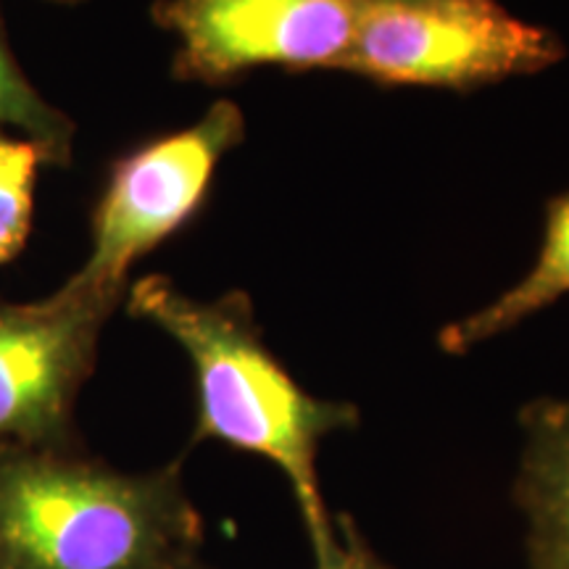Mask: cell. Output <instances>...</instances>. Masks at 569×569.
Returning a JSON list of instances; mask_svg holds the SVG:
<instances>
[{
	"mask_svg": "<svg viewBox=\"0 0 569 569\" xmlns=\"http://www.w3.org/2000/svg\"><path fill=\"white\" fill-rule=\"evenodd\" d=\"M124 301L130 317L159 327L188 356L196 380V443L217 440L272 461L293 490L317 567L330 565L338 532L319 490L317 453L327 436L359 425V409L298 386L264 346L243 290L198 301L169 277L146 274L127 288Z\"/></svg>",
	"mask_w": 569,
	"mask_h": 569,
	"instance_id": "6da1fadb",
	"label": "cell"
},
{
	"mask_svg": "<svg viewBox=\"0 0 569 569\" xmlns=\"http://www.w3.org/2000/svg\"><path fill=\"white\" fill-rule=\"evenodd\" d=\"M6 569H209L180 465L119 472L74 448L0 457Z\"/></svg>",
	"mask_w": 569,
	"mask_h": 569,
	"instance_id": "7a4b0ae2",
	"label": "cell"
},
{
	"mask_svg": "<svg viewBox=\"0 0 569 569\" xmlns=\"http://www.w3.org/2000/svg\"><path fill=\"white\" fill-rule=\"evenodd\" d=\"M549 27L498 0H367L343 71L377 84L475 90L528 77L565 59Z\"/></svg>",
	"mask_w": 569,
	"mask_h": 569,
	"instance_id": "3957f363",
	"label": "cell"
},
{
	"mask_svg": "<svg viewBox=\"0 0 569 569\" xmlns=\"http://www.w3.org/2000/svg\"><path fill=\"white\" fill-rule=\"evenodd\" d=\"M243 138L240 106L217 101L196 124L142 142L117 159L92 209L90 253L69 282L124 298L130 269L193 222L219 163Z\"/></svg>",
	"mask_w": 569,
	"mask_h": 569,
	"instance_id": "277c9868",
	"label": "cell"
},
{
	"mask_svg": "<svg viewBox=\"0 0 569 569\" xmlns=\"http://www.w3.org/2000/svg\"><path fill=\"white\" fill-rule=\"evenodd\" d=\"M124 298L69 280L40 301L0 296V457L74 448V407Z\"/></svg>",
	"mask_w": 569,
	"mask_h": 569,
	"instance_id": "5b68a950",
	"label": "cell"
},
{
	"mask_svg": "<svg viewBox=\"0 0 569 569\" xmlns=\"http://www.w3.org/2000/svg\"><path fill=\"white\" fill-rule=\"evenodd\" d=\"M367 0H156L151 19L177 40V80L230 84L248 71L340 69Z\"/></svg>",
	"mask_w": 569,
	"mask_h": 569,
	"instance_id": "8992f818",
	"label": "cell"
},
{
	"mask_svg": "<svg viewBox=\"0 0 569 569\" xmlns=\"http://www.w3.org/2000/svg\"><path fill=\"white\" fill-rule=\"evenodd\" d=\"M519 422L525 451L515 498L528 517L530 569H569V398H538Z\"/></svg>",
	"mask_w": 569,
	"mask_h": 569,
	"instance_id": "52a82bcc",
	"label": "cell"
},
{
	"mask_svg": "<svg viewBox=\"0 0 569 569\" xmlns=\"http://www.w3.org/2000/svg\"><path fill=\"white\" fill-rule=\"evenodd\" d=\"M569 293V190L546 203V230L536 267L522 282L498 296L486 309L440 332L446 353H465L469 348L501 336L525 319L543 311Z\"/></svg>",
	"mask_w": 569,
	"mask_h": 569,
	"instance_id": "ba28073f",
	"label": "cell"
},
{
	"mask_svg": "<svg viewBox=\"0 0 569 569\" xmlns=\"http://www.w3.org/2000/svg\"><path fill=\"white\" fill-rule=\"evenodd\" d=\"M0 130H11L17 138L32 142L51 167H69L74 151V122L48 103L34 88L13 56L3 9H0Z\"/></svg>",
	"mask_w": 569,
	"mask_h": 569,
	"instance_id": "9c48e42d",
	"label": "cell"
},
{
	"mask_svg": "<svg viewBox=\"0 0 569 569\" xmlns=\"http://www.w3.org/2000/svg\"><path fill=\"white\" fill-rule=\"evenodd\" d=\"M42 163L32 142L0 132V267L17 259L30 238Z\"/></svg>",
	"mask_w": 569,
	"mask_h": 569,
	"instance_id": "30bf717a",
	"label": "cell"
},
{
	"mask_svg": "<svg viewBox=\"0 0 569 569\" xmlns=\"http://www.w3.org/2000/svg\"><path fill=\"white\" fill-rule=\"evenodd\" d=\"M317 569H390L377 553L369 549L367 540L359 536L351 519L343 517V538L338 540V551L330 565Z\"/></svg>",
	"mask_w": 569,
	"mask_h": 569,
	"instance_id": "8fae6325",
	"label": "cell"
},
{
	"mask_svg": "<svg viewBox=\"0 0 569 569\" xmlns=\"http://www.w3.org/2000/svg\"><path fill=\"white\" fill-rule=\"evenodd\" d=\"M48 3H59V6H77V3H84V0H48Z\"/></svg>",
	"mask_w": 569,
	"mask_h": 569,
	"instance_id": "7c38bea8",
	"label": "cell"
},
{
	"mask_svg": "<svg viewBox=\"0 0 569 569\" xmlns=\"http://www.w3.org/2000/svg\"><path fill=\"white\" fill-rule=\"evenodd\" d=\"M380 3H393V0H380Z\"/></svg>",
	"mask_w": 569,
	"mask_h": 569,
	"instance_id": "4fadbf2b",
	"label": "cell"
},
{
	"mask_svg": "<svg viewBox=\"0 0 569 569\" xmlns=\"http://www.w3.org/2000/svg\"><path fill=\"white\" fill-rule=\"evenodd\" d=\"M0 569H6V567H3V561H0Z\"/></svg>",
	"mask_w": 569,
	"mask_h": 569,
	"instance_id": "5bb4252c",
	"label": "cell"
}]
</instances>
